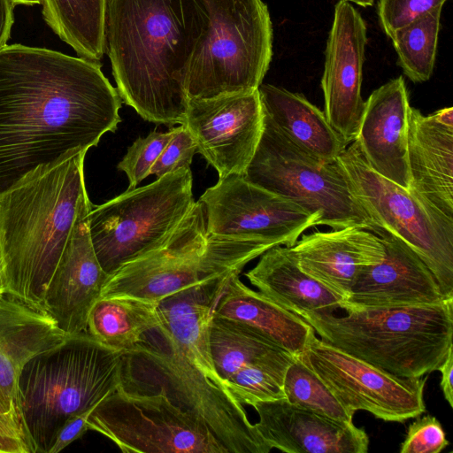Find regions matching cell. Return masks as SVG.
I'll use <instances>...</instances> for the list:
<instances>
[{
	"label": "cell",
	"mask_w": 453,
	"mask_h": 453,
	"mask_svg": "<svg viewBox=\"0 0 453 453\" xmlns=\"http://www.w3.org/2000/svg\"><path fill=\"white\" fill-rule=\"evenodd\" d=\"M101 67L45 48L0 50V194L117 129L122 99Z\"/></svg>",
	"instance_id": "6da1fadb"
},
{
	"label": "cell",
	"mask_w": 453,
	"mask_h": 453,
	"mask_svg": "<svg viewBox=\"0 0 453 453\" xmlns=\"http://www.w3.org/2000/svg\"><path fill=\"white\" fill-rule=\"evenodd\" d=\"M211 234L273 242L291 247L319 219L291 200L248 181L243 175L219 178L200 196Z\"/></svg>",
	"instance_id": "5bb4252c"
},
{
	"label": "cell",
	"mask_w": 453,
	"mask_h": 453,
	"mask_svg": "<svg viewBox=\"0 0 453 453\" xmlns=\"http://www.w3.org/2000/svg\"><path fill=\"white\" fill-rule=\"evenodd\" d=\"M159 324L157 303L129 296H100L89 311L86 333L104 346L127 351Z\"/></svg>",
	"instance_id": "4316f807"
},
{
	"label": "cell",
	"mask_w": 453,
	"mask_h": 453,
	"mask_svg": "<svg viewBox=\"0 0 453 453\" xmlns=\"http://www.w3.org/2000/svg\"><path fill=\"white\" fill-rule=\"evenodd\" d=\"M337 161L378 229L407 243L433 273L443 295L453 298V220L373 171L356 141Z\"/></svg>",
	"instance_id": "8fae6325"
},
{
	"label": "cell",
	"mask_w": 453,
	"mask_h": 453,
	"mask_svg": "<svg viewBox=\"0 0 453 453\" xmlns=\"http://www.w3.org/2000/svg\"><path fill=\"white\" fill-rule=\"evenodd\" d=\"M239 274L231 276L214 315L252 327L294 356L302 353L313 328L300 316L247 287Z\"/></svg>",
	"instance_id": "484cf974"
},
{
	"label": "cell",
	"mask_w": 453,
	"mask_h": 453,
	"mask_svg": "<svg viewBox=\"0 0 453 453\" xmlns=\"http://www.w3.org/2000/svg\"><path fill=\"white\" fill-rule=\"evenodd\" d=\"M14 4L11 0H0V50L7 45L14 23Z\"/></svg>",
	"instance_id": "60d3db41"
},
{
	"label": "cell",
	"mask_w": 453,
	"mask_h": 453,
	"mask_svg": "<svg viewBox=\"0 0 453 453\" xmlns=\"http://www.w3.org/2000/svg\"><path fill=\"white\" fill-rule=\"evenodd\" d=\"M300 317L320 339L394 375L438 371L453 347V298L432 305L348 309Z\"/></svg>",
	"instance_id": "277c9868"
},
{
	"label": "cell",
	"mask_w": 453,
	"mask_h": 453,
	"mask_svg": "<svg viewBox=\"0 0 453 453\" xmlns=\"http://www.w3.org/2000/svg\"><path fill=\"white\" fill-rule=\"evenodd\" d=\"M6 296L5 288H4V272H3V258L0 250V299Z\"/></svg>",
	"instance_id": "b9f144b4"
},
{
	"label": "cell",
	"mask_w": 453,
	"mask_h": 453,
	"mask_svg": "<svg viewBox=\"0 0 453 453\" xmlns=\"http://www.w3.org/2000/svg\"><path fill=\"white\" fill-rule=\"evenodd\" d=\"M51 30L80 58L100 62L104 55L106 0H40Z\"/></svg>",
	"instance_id": "f1b7e54d"
},
{
	"label": "cell",
	"mask_w": 453,
	"mask_h": 453,
	"mask_svg": "<svg viewBox=\"0 0 453 453\" xmlns=\"http://www.w3.org/2000/svg\"><path fill=\"white\" fill-rule=\"evenodd\" d=\"M88 211L76 223L47 286L43 312L66 335L86 333L89 311L101 296L108 274L96 256Z\"/></svg>",
	"instance_id": "d6986e66"
},
{
	"label": "cell",
	"mask_w": 453,
	"mask_h": 453,
	"mask_svg": "<svg viewBox=\"0 0 453 453\" xmlns=\"http://www.w3.org/2000/svg\"><path fill=\"white\" fill-rule=\"evenodd\" d=\"M448 0H379L378 17L385 34L390 37L395 31L410 24L430 11L442 7Z\"/></svg>",
	"instance_id": "e575fe53"
},
{
	"label": "cell",
	"mask_w": 453,
	"mask_h": 453,
	"mask_svg": "<svg viewBox=\"0 0 453 453\" xmlns=\"http://www.w3.org/2000/svg\"><path fill=\"white\" fill-rule=\"evenodd\" d=\"M285 399L293 405L342 421H353L349 412L321 379L297 356L284 378Z\"/></svg>",
	"instance_id": "d6a6232c"
},
{
	"label": "cell",
	"mask_w": 453,
	"mask_h": 453,
	"mask_svg": "<svg viewBox=\"0 0 453 453\" xmlns=\"http://www.w3.org/2000/svg\"><path fill=\"white\" fill-rule=\"evenodd\" d=\"M91 411L77 415L64 424L50 453H57L62 450L89 429L87 419Z\"/></svg>",
	"instance_id": "f35d334b"
},
{
	"label": "cell",
	"mask_w": 453,
	"mask_h": 453,
	"mask_svg": "<svg viewBox=\"0 0 453 453\" xmlns=\"http://www.w3.org/2000/svg\"><path fill=\"white\" fill-rule=\"evenodd\" d=\"M197 152L219 178L243 175L264 128L258 89L211 98H189L184 124Z\"/></svg>",
	"instance_id": "9a60e30c"
},
{
	"label": "cell",
	"mask_w": 453,
	"mask_h": 453,
	"mask_svg": "<svg viewBox=\"0 0 453 453\" xmlns=\"http://www.w3.org/2000/svg\"><path fill=\"white\" fill-rule=\"evenodd\" d=\"M192 185L190 168L183 167L91 206L90 238L108 275L168 240L196 203Z\"/></svg>",
	"instance_id": "9c48e42d"
},
{
	"label": "cell",
	"mask_w": 453,
	"mask_h": 453,
	"mask_svg": "<svg viewBox=\"0 0 453 453\" xmlns=\"http://www.w3.org/2000/svg\"><path fill=\"white\" fill-rule=\"evenodd\" d=\"M288 248L305 273L344 300L361 270L385 252L380 236L357 226L304 234Z\"/></svg>",
	"instance_id": "7402d4cb"
},
{
	"label": "cell",
	"mask_w": 453,
	"mask_h": 453,
	"mask_svg": "<svg viewBox=\"0 0 453 453\" xmlns=\"http://www.w3.org/2000/svg\"><path fill=\"white\" fill-rule=\"evenodd\" d=\"M117 388L165 396L205 424L226 453L272 450L250 421L243 404L226 388L205 376L161 324L124 351Z\"/></svg>",
	"instance_id": "8992f818"
},
{
	"label": "cell",
	"mask_w": 453,
	"mask_h": 453,
	"mask_svg": "<svg viewBox=\"0 0 453 453\" xmlns=\"http://www.w3.org/2000/svg\"><path fill=\"white\" fill-rule=\"evenodd\" d=\"M258 415L254 424L265 441L287 453H366L369 437L353 421L332 418L297 407L285 398L252 405Z\"/></svg>",
	"instance_id": "ac0fdd59"
},
{
	"label": "cell",
	"mask_w": 453,
	"mask_h": 453,
	"mask_svg": "<svg viewBox=\"0 0 453 453\" xmlns=\"http://www.w3.org/2000/svg\"><path fill=\"white\" fill-rule=\"evenodd\" d=\"M68 336L46 314L11 297L0 299V362L11 360L22 367Z\"/></svg>",
	"instance_id": "83f0119b"
},
{
	"label": "cell",
	"mask_w": 453,
	"mask_h": 453,
	"mask_svg": "<svg viewBox=\"0 0 453 453\" xmlns=\"http://www.w3.org/2000/svg\"><path fill=\"white\" fill-rule=\"evenodd\" d=\"M87 422L125 453H226L205 424L158 394L117 388L95 406Z\"/></svg>",
	"instance_id": "7c38bea8"
},
{
	"label": "cell",
	"mask_w": 453,
	"mask_h": 453,
	"mask_svg": "<svg viewBox=\"0 0 453 453\" xmlns=\"http://www.w3.org/2000/svg\"><path fill=\"white\" fill-rule=\"evenodd\" d=\"M297 357L353 414L365 411L384 421L403 423L426 410V378L394 375L317 338L315 331Z\"/></svg>",
	"instance_id": "4fadbf2b"
},
{
	"label": "cell",
	"mask_w": 453,
	"mask_h": 453,
	"mask_svg": "<svg viewBox=\"0 0 453 453\" xmlns=\"http://www.w3.org/2000/svg\"><path fill=\"white\" fill-rule=\"evenodd\" d=\"M409 95L403 76L375 89L365 101L356 142L369 166L409 189Z\"/></svg>",
	"instance_id": "44dd1931"
},
{
	"label": "cell",
	"mask_w": 453,
	"mask_h": 453,
	"mask_svg": "<svg viewBox=\"0 0 453 453\" xmlns=\"http://www.w3.org/2000/svg\"><path fill=\"white\" fill-rule=\"evenodd\" d=\"M442 7L435 8L397 29L389 37L398 65L413 82H424L433 74Z\"/></svg>",
	"instance_id": "4dcf8cb0"
},
{
	"label": "cell",
	"mask_w": 453,
	"mask_h": 453,
	"mask_svg": "<svg viewBox=\"0 0 453 453\" xmlns=\"http://www.w3.org/2000/svg\"><path fill=\"white\" fill-rule=\"evenodd\" d=\"M449 444L445 431L434 416H418L408 426L400 453H440Z\"/></svg>",
	"instance_id": "d590c367"
},
{
	"label": "cell",
	"mask_w": 453,
	"mask_h": 453,
	"mask_svg": "<svg viewBox=\"0 0 453 453\" xmlns=\"http://www.w3.org/2000/svg\"><path fill=\"white\" fill-rule=\"evenodd\" d=\"M438 371L441 372V388L446 402L453 408V347L449 349L446 358L444 359Z\"/></svg>",
	"instance_id": "ab89813d"
},
{
	"label": "cell",
	"mask_w": 453,
	"mask_h": 453,
	"mask_svg": "<svg viewBox=\"0 0 453 453\" xmlns=\"http://www.w3.org/2000/svg\"><path fill=\"white\" fill-rule=\"evenodd\" d=\"M367 42L361 14L351 3L339 0L326 41L321 88L323 112L348 145L357 138L365 107L361 88Z\"/></svg>",
	"instance_id": "2e32d148"
},
{
	"label": "cell",
	"mask_w": 453,
	"mask_h": 453,
	"mask_svg": "<svg viewBox=\"0 0 453 453\" xmlns=\"http://www.w3.org/2000/svg\"><path fill=\"white\" fill-rule=\"evenodd\" d=\"M243 177L286 197L333 229H378L336 160L324 161L288 140L264 112V128Z\"/></svg>",
	"instance_id": "30bf717a"
},
{
	"label": "cell",
	"mask_w": 453,
	"mask_h": 453,
	"mask_svg": "<svg viewBox=\"0 0 453 453\" xmlns=\"http://www.w3.org/2000/svg\"><path fill=\"white\" fill-rule=\"evenodd\" d=\"M209 346L215 372L224 386L244 365L283 349L252 327L216 315Z\"/></svg>",
	"instance_id": "f546056e"
},
{
	"label": "cell",
	"mask_w": 453,
	"mask_h": 453,
	"mask_svg": "<svg viewBox=\"0 0 453 453\" xmlns=\"http://www.w3.org/2000/svg\"><path fill=\"white\" fill-rule=\"evenodd\" d=\"M87 151L40 165L0 194L5 295L43 312L47 286L80 218L90 211Z\"/></svg>",
	"instance_id": "3957f363"
},
{
	"label": "cell",
	"mask_w": 453,
	"mask_h": 453,
	"mask_svg": "<svg viewBox=\"0 0 453 453\" xmlns=\"http://www.w3.org/2000/svg\"><path fill=\"white\" fill-rule=\"evenodd\" d=\"M11 1L14 4V6L17 4L33 5V4H40V0H11Z\"/></svg>",
	"instance_id": "ee69618b"
},
{
	"label": "cell",
	"mask_w": 453,
	"mask_h": 453,
	"mask_svg": "<svg viewBox=\"0 0 453 453\" xmlns=\"http://www.w3.org/2000/svg\"><path fill=\"white\" fill-rule=\"evenodd\" d=\"M0 453H34L21 415L1 390Z\"/></svg>",
	"instance_id": "74e56055"
},
{
	"label": "cell",
	"mask_w": 453,
	"mask_h": 453,
	"mask_svg": "<svg viewBox=\"0 0 453 453\" xmlns=\"http://www.w3.org/2000/svg\"><path fill=\"white\" fill-rule=\"evenodd\" d=\"M196 153V143L188 129L182 124L174 127L171 139L149 173L160 178L180 168L189 167Z\"/></svg>",
	"instance_id": "8d00e7d4"
},
{
	"label": "cell",
	"mask_w": 453,
	"mask_h": 453,
	"mask_svg": "<svg viewBox=\"0 0 453 453\" xmlns=\"http://www.w3.org/2000/svg\"><path fill=\"white\" fill-rule=\"evenodd\" d=\"M234 273L208 279L157 302L160 324L193 364L223 387L212 364L209 338L216 307Z\"/></svg>",
	"instance_id": "603a6c76"
},
{
	"label": "cell",
	"mask_w": 453,
	"mask_h": 453,
	"mask_svg": "<svg viewBox=\"0 0 453 453\" xmlns=\"http://www.w3.org/2000/svg\"><path fill=\"white\" fill-rule=\"evenodd\" d=\"M209 27L203 0H106L104 53L122 102L147 121L184 124L189 62Z\"/></svg>",
	"instance_id": "7a4b0ae2"
},
{
	"label": "cell",
	"mask_w": 453,
	"mask_h": 453,
	"mask_svg": "<svg viewBox=\"0 0 453 453\" xmlns=\"http://www.w3.org/2000/svg\"><path fill=\"white\" fill-rule=\"evenodd\" d=\"M296 356L280 349L238 370L225 384L242 404L285 398L286 371Z\"/></svg>",
	"instance_id": "1f68e13d"
},
{
	"label": "cell",
	"mask_w": 453,
	"mask_h": 453,
	"mask_svg": "<svg viewBox=\"0 0 453 453\" xmlns=\"http://www.w3.org/2000/svg\"><path fill=\"white\" fill-rule=\"evenodd\" d=\"M383 259L361 270L341 309L432 305L448 299L433 273L403 240L382 228Z\"/></svg>",
	"instance_id": "e0dca14e"
},
{
	"label": "cell",
	"mask_w": 453,
	"mask_h": 453,
	"mask_svg": "<svg viewBox=\"0 0 453 453\" xmlns=\"http://www.w3.org/2000/svg\"><path fill=\"white\" fill-rule=\"evenodd\" d=\"M409 191L453 220V108L408 114Z\"/></svg>",
	"instance_id": "ffe728a7"
},
{
	"label": "cell",
	"mask_w": 453,
	"mask_h": 453,
	"mask_svg": "<svg viewBox=\"0 0 453 453\" xmlns=\"http://www.w3.org/2000/svg\"><path fill=\"white\" fill-rule=\"evenodd\" d=\"M349 3H354L362 7H368L373 4L374 0H347Z\"/></svg>",
	"instance_id": "7bdbcfd3"
},
{
	"label": "cell",
	"mask_w": 453,
	"mask_h": 453,
	"mask_svg": "<svg viewBox=\"0 0 453 453\" xmlns=\"http://www.w3.org/2000/svg\"><path fill=\"white\" fill-rule=\"evenodd\" d=\"M277 245L209 234L203 204L197 201L161 247L110 274L101 296H129L157 303L208 279L240 273L248 263Z\"/></svg>",
	"instance_id": "52a82bcc"
},
{
	"label": "cell",
	"mask_w": 453,
	"mask_h": 453,
	"mask_svg": "<svg viewBox=\"0 0 453 453\" xmlns=\"http://www.w3.org/2000/svg\"><path fill=\"white\" fill-rule=\"evenodd\" d=\"M210 27L189 62L188 98L258 88L273 57V25L262 0H203Z\"/></svg>",
	"instance_id": "ba28073f"
},
{
	"label": "cell",
	"mask_w": 453,
	"mask_h": 453,
	"mask_svg": "<svg viewBox=\"0 0 453 453\" xmlns=\"http://www.w3.org/2000/svg\"><path fill=\"white\" fill-rule=\"evenodd\" d=\"M174 131L161 133L150 132L146 137L137 138L128 147L126 155L118 164L117 168L124 172L128 179L127 190L134 189L150 175V170L168 143Z\"/></svg>",
	"instance_id": "836d02e7"
},
{
	"label": "cell",
	"mask_w": 453,
	"mask_h": 453,
	"mask_svg": "<svg viewBox=\"0 0 453 453\" xmlns=\"http://www.w3.org/2000/svg\"><path fill=\"white\" fill-rule=\"evenodd\" d=\"M257 89L265 115L300 149L324 161H334L345 150L346 142L304 96L272 84Z\"/></svg>",
	"instance_id": "d4e9b609"
},
{
	"label": "cell",
	"mask_w": 453,
	"mask_h": 453,
	"mask_svg": "<svg viewBox=\"0 0 453 453\" xmlns=\"http://www.w3.org/2000/svg\"><path fill=\"white\" fill-rule=\"evenodd\" d=\"M245 273L259 292L286 310L301 316L330 313L341 309L344 299L305 273L287 246L277 245L260 256Z\"/></svg>",
	"instance_id": "cb8c5ba5"
},
{
	"label": "cell",
	"mask_w": 453,
	"mask_h": 453,
	"mask_svg": "<svg viewBox=\"0 0 453 453\" xmlns=\"http://www.w3.org/2000/svg\"><path fill=\"white\" fill-rule=\"evenodd\" d=\"M123 353L81 333L24 364L19 404L34 453H50L67 420L93 410L117 389Z\"/></svg>",
	"instance_id": "5b68a950"
}]
</instances>
